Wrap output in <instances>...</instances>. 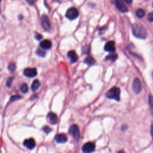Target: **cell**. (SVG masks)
<instances>
[{
	"label": "cell",
	"mask_w": 153,
	"mask_h": 153,
	"mask_svg": "<svg viewBox=\"0 0 153 153\" xmlns=\"http://www.w3.org/2000/svg\"><path fill=\"white\" fill-rule=\"evenodd\" d=\"M106 98L112 99L117 101L120 100V90L117 87H114L108 90L106 93Z\"/></svg>",
	"instance_id": "cell-2"
},
{
	"label": "cell",
	"mask_w": 153,
	"mask_h": 153,
	"mask_svg": "<svg viewBox=\"0 0 153 153\" xmlns=\"http://www.w3.org/2000/svg\"><path fill=\"white\" fill-rule=\"evenodd\" d=\"M43 130L44 132H45L46 133L49 134V133H50L52 131V129H51L50 127H49V126H44V127H43Z\"/></svg>",
	"instance_id": "cell-24"
},
{
	"label": "cell",
	"mask_w": 153,
	"mask_h": 153,
	"mask_svg": "<svg viewBox=\"0 0 153 153\" xmlns=\"http://www.w3.org/2000/svg\"><path fill=\"white\" fill-rule=\"evenodd\" d=\"M84 62L88 65H92L95 63V60L92 56H88L84 60Z\"/></svg>",
	"instance_id": "cell-19"
},
{
	"label": "cell",
	"mask_w": 153,
	"mask_h": 153,
	"mask_svg": "<svg viewBox=\"0 0 153 153\" xmlns=\"http://www.w3.org/2000/svg\"><path fill=\"white\" fill-rule=\"evenodd\" d=\"M41 85V83H40V82L37 80H35L34 81V82H33V84H32L31 85V90L33 92H35L37 89L40 87Z\"/></svg>",
	"instance_id": "cell-16"
},
{
	"label": "cell",
	"mask_w": 153,
	"mask_h": 153,
	"mask_svg": "<svg viewBox=\"0 0 153 153\" xmlns=\"http://www.w3.org/2000/svg\"><path fill=\"white\" fill-rule=\"evenodd\" d=\"M151 135L153 139V125H152L151 127Z\"/></svg>",
	"instance_id": "cell-31"
},
{
	"label": "cell",
	"mask_w": 153,
	"mask_h": 153,
	"mask_svg": "<svg viewBox=\"0 0 153 153\" xmlns=\"http://www.w3.org/2000/svg\"><path fill=\"white\" fill-rule=\"evenodd\" d=\"M67 56L72 63L76 62V61H78V59L77 54H76L75 51H74V50L69 51V52L67 54Z\"/></svg>",
	"instance_id": "cell-14"
},
{
	"label": "cell",
	"mask_w": 153,
	"mask_h": 153,
	"mask_svg": "<svg viewBox=\"0 0 153 153\" xmlns=\"http://www.w3.org/2000/svg\"><path fill=\"white\" fill-rule=\"evenodd\" d=\"M149 105L151 113L152 114V116H153V96L151 95H150L149 97Z\"/></svg>",
	"instance_id": "cell-21"
},
{
	"label": "cell",
	"mask_w": 153,
	"mask_h": 153,
	"mask_svg": "<svg viewBox=\"0 0 153 153\" xmlns=\"http://www.w3.org/2000/svg\"><path fill=\"white\" fill-rule=\"evenodd\" d=\"M23 145L29 150H32L35 146V141L33 138H29L25 140L23 142Z\"/></svg>",
	"instance_id": "cell-12"
},
{
	"label": "cell",
	"mask_w": 153,
	"mask_h": 153,
	"mask_svg": "<svg viewBox=\"0 0 153 153\" xmlns=\"http://www.w3.org/2000/svg\"><path fill=\"white\" fill-rule=\"evenodd\" d=\"M147 20L149 22H153V11L150 13L147 16Z\"/></svg>",
	"instance_id": "cell-27"
},
{
	"label": "cell",
	"mask_w": 153,
	"mask_h": 153,
	"mask_svg": "<svg viewBox=\"0 0 153 153\" xmlns=\"http://www.w3.org/2000/svg\"><path fill=\"white\" fill-rule=\"evenodd\" d=\"M41 25L43 29L45 31H49L50 29V23L48 16L46 15H43L41 18Z\"/></svg>",
	"instance_id": "cell-6"
},
{
	"label": "cell",
	"mask_w": 153,
	"mask_h": 153,
	"mask_svg": "<svg viewBox=\"0 0 153 153\" xmlns=\"http://www.w3.org/2000/svg\"><path fill=\"white\" fill-rule=\"evenodd\" d=\"M104 50L106 52L110 53H114L115 51H116V47H115L114 41H110L107 42L104 46Z\"/></svg>",
	"instance_id": "cell-11"
},
{
	"label": "cell",
	"mask_w": 153,
	"mask_h": 153,
	"mask_svg": "<svg viewBox=\"0 0 153 153\" xmlns=\"http://www.w3.org/2000/svg\"><path fill=\"white\" fill-rule=\"evenodd\" d=\"M22 19H23V16L22 15L19 16V20H22Z\"/></svg>",
	"instance_id": "cell-32"
},
{
	"label": "cell",
	"mask_w": 153,
	"mask_h": 153,
	"mask_svg": "<svg viewBox=\"0 0 153 153\" xmlns=\"http://www.w3.org/2000/svg\"><path fill=\"white\" fill-rule=\"evenodd\" d=\"M35 38H36V40H40L42 39V38H43V36H42L40 34H38V33H37V34H35Z\"/></svg>",
	"instance_id": "cell-28"
},
{
	"label": "cell",
	"mask_w": 153,
	"mask_h": 153,
	"mask_svg": "<svg viewBox=\"0 0 153 153\" xmlns=\"http://www.w3.org/2000/svg\"><path fill=\"white\" fill-rule=\"evenodd\" d=\"M132 29L133 34L136 38H140V39H145L147 36L146 29L141 25L138 23L133 24L132 25Z\"/></svg>",
	"instance_id": "cell-1"
},
{
	"label": "cell",
	"mask_w": 153,
	"mask_h": 153,
	"mask_svg": "<svg viewBox=\"0 0 153 153\" xmlns=\"http://www.w3.org/2000/svg\"><path fill=\"white\" fill-rule=\"evenodd\" d=\"M95 145L93 142H88L84 144L82 147V150L84 152H91L94 151Z\"/></svg>",
	"instance_id": "cell-9"
},
{
	"label": "cell",
	"mask_w": 153,
	"mask_h": 153,
	"mask_svg": "<svg viewBox=\"0 0 153 153\" xmlns=\"http://www.w3.org/2000/svg\"><path fill=\"white\" fill-rule=\"evenodd\" d=\"M152 6H153V4H152Z\"/></svg>",
	"instance_id": "cell-33"
},
{
	"label": "cell",
	"mask_w": 153,
	"mask_h": 153,
	"mask_svg": "<svg viewBox=\"0 0 153 153\" xmlns=\"http://www.w3.org/2000/svg\"><path fill=\"white\" fill-rule=\"evenodd\" d=\"M20 99H22V96H21L20 95H13V96H12L11 97L10 101L13 102V101L19 100Z\"/></svg>",
	"instance_id": "cell-25"
},
{
	"label": "cell",
	"mask_w": 153,
	"mask_h": 153,
	"mask_svg": "<svg viewBox=\"0 0 153 153\" xmlns=\"http://www.w3.org/2000/svg\"><path fill=\"white\" fill-rule=\"evenodd\" d=\"M124 1L127 4H130L132 3V0H124Z\"/></svg>",
	"instance_id": "cell-30"
},
{
	"label": "cell",
	"mask_w": 153,
	"mask_h": 153,
	"mask_svg": "<svg viewBox=\"0 0 153 153\" xmlns=\"http://www.w3.org/2000/svg\"><path fill=\"white\" fill-rule=\"evenodd\" d=\"M40 46L43 49L48 50V49H51V47H52V42H51L50 40H44L41 42Z\"/></svg>",
	"instance_id": "cell-15"
},
{
	"label": "cell",
	"mask_w": 153,
	"mask_h": 153,
	"mask_svg": "<svg viewBox=\"0 0 153 153\" xmlns=\"http://www.w3.org/2000/svg\"><path fill=\"white\" fill-rule=\"evenodd\" d=\"M78 15H79V12L78 10L74 7H70L69 9H68L65 14L66 17L71 21L74 20V19L77 18Z\"/></svg>",
	"instance_id": "cell-3"
},
{
	"label": "cell",
	"mask_w": 153,
	"mask_h": 153,
	"mask_svg": "<svg viewBox=\"0 0 153 153\" xmlns=\"http://www.w3.org/2000/svg\"><path fill=\"white\" fill-rule=\"evenodd\" d=\"M26 1L30 5H33L34 4V0H26Z\"/></svg>",
	"instance_id": "cell-29"
},
{
	"label": "cell",
	"mask_w": 153,
	"mask_h": 153,
	"mask_svg": "<svg viewBox=\"0 0 153 153\" xmlns=\"http://www.w3.org/2000/svg\"><path fill=\"white\" fill-rule=\"evenodd\" d=\"M118 57V55L116 53H112V54H110L108 56H107L105 58L106 61H111L112 62H114L116 61Z\"/></svg>",
	"instance_id": "cell-17"
},
{
	"label": "cell",
	"mask_w": 153,
	"mask_h": 153,
	"mask_svg": "<svg viewBox=\"0 0 153 153\" xmlns=\"http://www.w3.org/2000/svg\"><path fill=\"white\" fill-rule=\"evenodd\" d=\"M13 80H14V77H10V78H9V79L7 81V84H7V86L8 87H11V83H12Z\"/></svg>",
	"instance_id": "cell-26"
},
{
	"label": "cell",
	"mask_w": 153,
	"mask_h": 153,
	"mask_svg": "<svg viewBox=\"0 0 153 153\" xmlns=\"http://www.w3.org/2000/svg\"><path fill=\"white\" fill-rule=\"evenodd\" d=\"M69 132L73 136L75 141H78L80 137V132L78 126L76 124H73L69 127Z\"/></svg>",
	"instance_id": "cell-4"
},
{
	"label": "cell",
	"mask_w": 153,
	"mask_h": 153,
	"mask_svg": "<svg viewBox=\"0 0 153 153\" xmlns=\"http://www.w3.org/2000/svg\"><path fill=\"white\" fill-rule=\"evenodd\" d=\"M23 74L29 78L34 77L37 75V69L35 68H26L23 71Z\"/></svg>",
	"instance_id": "cell-8"
},
{
	"label": "cell",
	"mask_w": 153,
	"mask_h": 153,
	"mask_svg": "<svg viewBox=\"0 0 153 153\" xmlns=\"http://www.w3.org/2000/svg\"><path fill=\"white\" fill-rule=\"evenodd\" d=\"M132 87H133V91L135 92V93L136 94H139L141 92L142 86H141V81H140L139 78H136L135 80H134L133 82Z\"/></svg>",
	"instance_id": "cell-7"
},
{
	"label": "cell",
	"mask_w": 153,
	"mask_h": 153,
	"mask_svg": "<svg viewBox=\"0 0 153 153\" xmlns=\"http://www.w3.org/2000/svg\"><path fill=\"white\" fill-rule=\"evenodd\" d=\"M145 11L142 9H138L136 11V15L139 19L143 18L145 16Z\"/></svg>",
	"instance_id": "cell-18"
},
{
	"label": "cell",
	"mask_w": 153,
	"mask_h": 153,
	"mask_svg": "<svg viewBox=\"0 0 153 153\" xmlns=\"http://www.w3.org/2000/svg\"><path fill=\"white\" fill-rule=\"evenodd\" d=\"M112 3L116 5L117 9L121 13H126L128 9L124 4L123 0H112Z\"/></svg>",
	"instance_id": "cell-5"
},
{
	"label": "cell",
	"mask_w": 153,
	"mask_h": 153,
	"mask_svg": "<svg viewBox=\"0 0 153 153\" xmlns=\"http://www.w3.org/2000/svg\"><path fill=\"white\" fill-rule=\"evenodd\" d=\"M8 69L11 73L14 72L16 69V64L15 63H10L8 66Z\"/></svg>",
	"instance_id": "cell-22"
},
{
	"label": "cell",
	"mask_w": 153,
	"mask_h": 153,
	"mask_svg": "<svg viewBox=\"0 0 153 153\" xmlns=\"http://www.w3.org/2000/svg\"><path fill=\"white\" fill-rule=\"evenodd\" d=\"M21 92L23 93H27L28 91V87L26 83H23L21 87Z\"/></svg>",
	"instance_id": "cell-20"
},
{
	"label": "cell",
	"mask_w": 153,
	"mask_h": 153,
	"mask_svg": "<svg viewBox=\"0 0 153 153\" xmlns=\"http://www.w3.org/2000/svg\"><path fill=\"white\" fill-rule=\"evenodd\" d=\"M55 141L59 144H63L65 143L67 141L68 139L67 136L63 133H60V134H57V135H56L55 138Z\"/></svg>",
	"instance_id": "cell-13"
},
{
	"label": "cell",
	"mask_w": 153,
	"mask_h": 153,
	"mask_svg": "<svg viewBox=\"0 0 153 153\" xmlns=\"http://www.w3.org/2000/svg\"><path fill=\"white\" fill-rule=\"evenodd\" d=\"M47 119L48 122L52 124H56L58 121L57 115L52 112H49L47 116Z\"/></svg>",
	"instance_id": "cell-10"
},
{
	"label": "cell",
	"mask_w": 153,
	"mask_h": 153,
	"mask_svg": "<svg viewBox=\"0 0 153 153\" xmlns=\"http://www.w3.org/2000/svg\"><path fill=\"white\" fill-rule=\"evenodd\" d=\"M36 54L39 56L40 57H44L46 55V52H44L43 50H40V49H38L37 51H36Z\"/></svg>",
	"instance_id": "cell-23"
}]
</instances>
